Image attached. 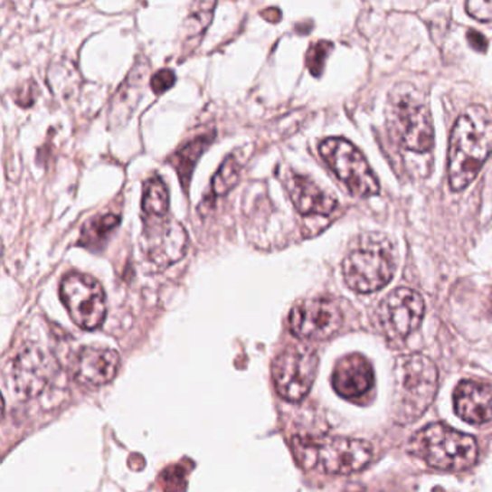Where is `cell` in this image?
I'll return each instance as SVG.
<instances>
[{
  "label": "cell",
  "mask_w": 492,
  "mask_h": 492,
  "mask_svg": "<svg viewBox=\"0 0 492 492\" xmlns=\"http://www.w3.org/2000/svg\"><path fill=\"white\" fill-rule=\"evenodd\" d=\"M492 154V118L481 106H472L455 123L450 135L448 175L450 188L462 191L477 178Z\"/></svg>",
  "instance_id": "6da1fadb"
},
{
  "label": "cell",
  "mask_w": 492,
  "mask_h": 492,
  "mask_svg": "<svg viewBox=\"0 0 492 492\" xmlns=\"http://www.w3.org/2000/svg\"><path fill=\"white\" fill-rule=\"evenodd\" d=\"M393 378V419L400 425L413 423L428 411L435 400L438 393V368L426 355L411 354L397 358Z\"/></svg>",
  "instance_id": "7a4b0ae2"
},
{
  "label": "cell",
  "mask_w": 492,
  "mask_h": 492,
  "mask_svg": "<svg viewBox=\"0 0 492 492\" xmlns=\"http://www.w3.org/2000/svg\"><path fill=\"white\" fill-rule=\"evenodd\" d=\"M409 452L439 471L460 472L478 459V443L445 423H431L412 438Z\"/></svg>",
  "instance_id": "3957f363"
},
{
  "label": "cell",
  "mask_w": 492,
  "mask_h": 492,
  "mask_svg": "<svg viewBox=\"0 0 492 492\" xmlns=\"http://www.w3.org/2000/svg\"><path fill=\"white\" fill-rule=\"evenodd\" d=\"M293 452L305 469L321 467L332 475H350L364 469L373 457L370 443L361 439L324 436L293 439Z\"/></svg>",
  "instance_id": "277c9868"
},
{
  "label": "cell",
  "mask_w": 492,
  "mask_h": 492,
  "mask_svg": "<svg viewBox=\"0 0 492 492\" xmlns=\"http://www.w3.org/2000/svg\"><path fill=\"white\" fill-rule=\"evenodd\" d=\"M390 135L404 149L426 154L433 147V122L425 97L409 84L393 90L387 104Z\"/></svg>",
  "instance_id": "5b68a950"
},
{
  "label": "cell",
  "mask_w": 492,
  "mask_h": 492,
  "mask_svg": "<svg viewBox=\"0 0 492 492\" xmlns=\"http://www.w3.org/2000/svg\"><path fill=\"white\" fill-rule=\"evenodd\" d=\"M394 269V257L387 244L364 243L344 259L343 275L354 292L373 293L389 285Z\"/></svg>",
  "instance_id": "8992f818"
},
{
  "label": "cell",
  "mask_w": 492,
  "mask_h": 492,
  "mask_svg": "<svg viewBox=\"0 0 492 492\" xmlns=\"http://www.w3.org/2000/svg\"><path fill=\"white\" fill-rule=\"evenodd\" d=\"M60 295L77 326L86 331H94L101 326L108 314V304L99 280L84 273L71 271L62 279Z\"/></svg>",
  "instance_id": "52a82bcc"
},
{
  "label": "cell",
  "mask_w": 492,
  "mask_h": 492,
  "mask_svg": "<svg viewBox=\"0 0 492 492\" xmlns=\"http://www.w3.org/2000/svg\"><path fill=\"white\" fill-rule=\"evenodd\" d=\"M319 154L354 195L367 198L380 193L374 172L353 143L331 137L319 145Z\"/></svg>",
  "instance_id": "ba28073f"
},
{
  "label": "cell",
  "mask_w": 492,
  "mask_h": 492,
  "mask_svg": "<svg viewBox=\"0 0 492 492\" xmlns=\"http://www.w3.org/2000/svg\"><path fill=\"white\" fill-rule=\"evenodd\" d=\"M319 358L307 346H289L279 354L271 365V378L282 399L298 403L309 394L317 378Z\"/></svg>",
  "instance_id": "9c48e42d"
},
{
  "label": "cell",
  "mask_w": 492,
  "mask_h": 492,
  "mask_svg": "<svg viewBox=\"0 0 492 492\" xmlns=\"http://www.w3.org/2000/svg\"><path fill=\"white\" fill-rule=\"evenodd\" d=\"M344 324L338 304L326 298L302 300L290 310L289 328L305 341H325L336 336Z\"/></svg>",
  "instance_id": "30bf717a"
},
{
  "label": "cell",
  "mask_w": 492,
  "mask_h": 492,
  "mask_svg": "<svg viewBox=\"0 0 492 492\" xmlns=\"http://www.w3.org/2000/svg\"><path fill=\"white\" fill-rule=\"evenodd\" d=\"M188 234L183 225L166 217L145 218L143 249L147 259L159 268H168L183 259Z\"/></svg>",
  "instance_id": "8fae6325"
},
{
  "label": "cell",
  "mask_w": 492,
  "mask_h": 492,
  "mask_svg": "<svg viewBox=\"0 0 492 492\" xmlns=\"http://www.w3.org/2000/svg\"><path fill=\"white\" fill-rule=\"evenodd\" d=\"M423 317V298L407 288L393 290L378 308L380 324L393 339H404L413 334L421 326Z\"/></svg>",
  "instance_id": "7c38bea8"
},
{
  "label": "cell",
  "mask_w": 492,
  "mask_h": 492,
  "mask_svg": "<svg viewBox=\"0 0 492 492\" xmlns=\"http://www.w3.org/2000/svg\"><path fill=\"white\" fill-rule=\"evenodd\" d=\"M120 355L108 346H82L72 358L71 371L75 380L86 387H101L118 374Z\"/></svg>",
  "instance_id": "4fadbf2b"
},
{
  "label": "cell",
  "mask_w": 492,
  "mask_h": 492,
  "mask_svg": "<svg viewBox=\"0 0 492 492\" xmlns=\"http://www.w3.org/2000/svg\"><path fill=\"white\" fill-rule=\"evenodd\" d=\"M374 385V371L370 361L360 354L341 358L332 373V387L344 399L365 396Z\"/></svg>",
  "instance_id": "5bb4252c"
},
{
  "label": "cell",
  "mask_w": 492,
  "mask_h": 492,
  "mask_svg": "<svg viewBox=\"0 0 492 492\" xmlns=\"http://www.w3.org/2000/svg\"><path fill=\"white\" fill-rule=\"evenodd\" d=\"M455 413L469 425L492 421V387L486 383L464 380L453 393Z\"/></svg>",
  "instance_id": "9a60e30c"
},
{
  "label": "cell",
  "mask_w": 492,
  "mask_h": 492,
  "mask_svg": "<svg viewBox=\"0 0 492 492\" xmlns=\"http://www.w3.org/2000/svg\"><path fill=\"white\" fill-rule=\"evenodd\" d=\"M286 188L298 213L304 215H329L336 210V200L308 176L290 174Z\"/></svg>",
  "instance_id": "2e32d148"
},
{
  "label": "cell",
  "mask_w": 492,
  "mask_h": 492,
  "mask_svg": "<svg viewBox=\"0 0 492 492\" xmlns=\"http://www.w3.org/2000/svg\"><path fill=\"white\" fill-rule=\"evenodd\" d=\"M211 142H213V136H200V137H196L193 142H189L185 147H183V149L172 156V166L176 169L181 183L186 188H188L189 181H191V176H193L196 162L203 156V152L210 147Z\"/></svg>",
  "instance_id": "e0dca14e"
},
{
  "label": "cell",
  "mask_w": 492,
  "mask_h": 492,
  "mask_svg": "<svg viewBox=\"0 0 492 492\" xmlns=\"http://www.w3.org/2000/svg\"><path fill=\"white\" fill-rule=\"evenodd\" d=\"M142 210L145 218L166 217L169 211V193L161 178H150L143 188Z\"/></svg>",
  "instance_id": "ac0fdd59"
},
{
  "label": "cell",
  "mask_w": 492,
  "mask_h": 492,
  "mask_svg": "<svg viewBox=\"0 0 492 492\" xmlns=\"http://www.w3.org/2000/svg\"><path fill=\"white\" fill-rule=\"evenodd\" d=\"M118 224H120V217L116 214L101 215V217L90 220L82 227L80 244L90 250L101 249Z\"/></svg>",
  "instance_id": "d6986e66"
},
{
  "label": "cell",
  "mask_w": 492,
  "mask_h": 492,
  "mask_svg": "<svg viewBox=\"0 0 492 492\" xmlns=\"http://www.w3.org/2000/svg\"><path fill=\"white\" fill-rule=\"evenodd\" d=\"M241 171V164L236 156H229L225 159L222 168L218 169L217 175L213 179V191L215 195L224 196L236 186Z\"/></svg>",
  "instance_id": "ffe728a7"
},
{
  "label": "cell",
  "mask_w": 492,
  "mask_h": 492,
  "mask_svg": "<svg viewBox=\"0 0 492 492\" xmlns=\"http://www.w3.org/2000/svg\"><path fill=\"white\" fill-rule=\"evenodd\" d=\"M332 43L328 41H319L310 45L309 51L307 54V65L309 68V71L319 77L322 74V70L325 67V62L328 58L329 52L332 51Z\"/></svg>",
  "instance_id": "44dd1931"
},
{
  "label": "cell",
  "mask_w": 492,
  "mask_h": 492,
  "mask_svg": "<svg viewBox=\"0 0 492 492\" xmlns=\"http://www.w3.org/2000/svg\"><path fill=\"white\" fill-rule=\"evenodd\" d=\"M174 84H175V72L172 71V70H168V68L157 71L156 74L152 77V80H150V86H152V90H154L156 94L165 93V91L171 89Z\"/></svg>",
  "instance_id": "7402d4cb"
},
{
  "label": "cell",
  "mask_w": 492,
  "mask_h": 492,
  "mask_svg": "<svg viewBox=\"0 0 492 492\" xmlns=\"http://www.w3.org/2000/svg\"><path fill=\"white\" fill-rule=\"evenodd\" d=\"M467 41L475 51H479V52H486L487 48H488V41H487L486 36L482 35L478 31H474V29L468 31Z\"/></svg>",
  "instance_id": "603a6c76"
}]
</instances>
